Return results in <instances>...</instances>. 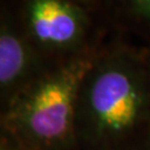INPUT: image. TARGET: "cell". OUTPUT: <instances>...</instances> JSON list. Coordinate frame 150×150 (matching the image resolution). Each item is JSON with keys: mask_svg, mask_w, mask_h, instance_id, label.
<instances>
[{"mask_svg": "<svg viewBox=\"0 0 150 150\" xmlns=\"http://www.w3.org/2000/svg\"><path fill=\"white\" fill-rule=\"evenodd\" d=\"M77 150H149L150 71L144 48L110 35L79 89Z\"/></svg>", "mask_w": 150, "mask_h": 150, "instance_id": "obj_1", "label": "cell"}, {"mask_svg": "<svg viewBox=\"0 0 150 150\" xmlns=\"http://www.w3.org/2000/svg\"><path fill=\"white\" fill-rule=\"evenodd\" d=\"M99 50L50 66L0 112V129L29 150H77L79 89Z\"/></svg>", "mask_w": 150, "mask_h": 150, "instance_id": "obj_2", "label": "cell"}, {"mask_svg": "<svg viewBox=\"0 0 150 150\" xmlns=\"http://www.w3.org/2000/svg\"><path fill=\"white\" fill-rule=\"evenodd\" d=\"M23 31L51 64L97 52L109 38L95 12L71 0H16Z\"/></svg>", "mask_w": 150, "mask_h": 150, "instance_id": "obj_3", "label": "cell"}, {"mask_svg": "<svg viewBox=\"0 0 150 150\" xmlns=\"http://www.w3.org/2000/svg\"><path fill=\"white\" fill-rule=\"evenodd\" d=\"M54 64L31 43L23 31L16 0L0 6V112Z\"/></svg>", "mask_w": 150, "mask_h": 150, "instance_id": "obj_4", "label": "cell"}, {"mask_svg": "<svg viewBox=\"0 0 150 150\" xmlns=\"http://www.w3.org/2000/svg\"><path fill=\"white\" fill-rule=\"evenodd\" d=\"M92 11L109 35L150 48V0H93Z\"/></svg>", "mask_w": 150, "mask_h": 150, "instance_id": "obj_5", "label": "cell"}, {"mask_svg": "<svg viewBox=\"0 0 150 150\" xmlns=\"http://www.w3.org/2000/svg\"><path fill=\"white\" fill-rule=\"evenodd\" d=\"M0 150H29L9 132L0 129Z\"/></svg>", "mask_w": 150, "mask_h": 150, "instance_id": "obj_6", "label": "cell"}, {"mask_svg": "<svg viewBox=\"0 0 150 150\" xmlns=\"http://www.w3.org/2000/svg\"><path fill=\"white\" fill-rule=\"evenodd\" d=\"M76 4H79L81 6H85L87 8H89L92 10V5H93V0H71Z\"/></svg>", "mask_w": 150, "mask_h": 150, "instance_id": "obj_7", "label": "cell"}, {"mask_svg": "<svg viewBox=\"0 0 150 150\" xmlns=\"http://www.w3.org/2000/svg\"><path fill=\"white\" fill-rule=\"evenodd\" d=\"M142 48H144V52H145V57H146V60H147V64H148V68H149V71H150V48H148V47H142ZM149 150H150V147H149Z\"/></svg>", "mask_w": 150, "mask_h": 150, "instance_id": "obj_8", "label": "cell"}]
</instances>
